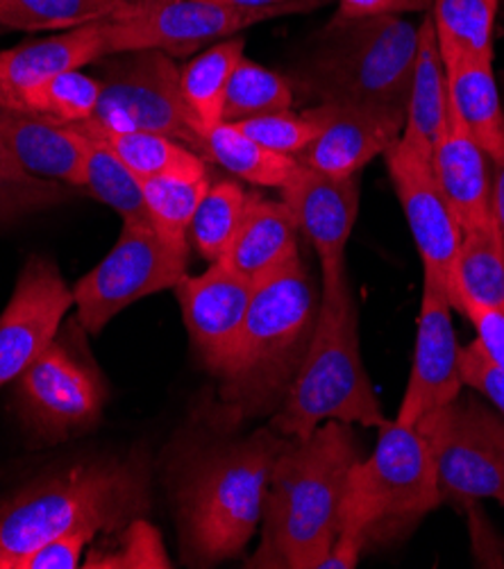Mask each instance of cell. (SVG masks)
<instances>
[{"instance_id": "6da1fadb", "label": "cell", "mask_w": 504, "mask_h": 569, "mask_svg": "<svg viewBox=\"0 0 504 569\" xmlns=\"http://www.w3.org/2000/svg\"><path fill=\"white\" fill-rule=\"evenodd\" d=\"M316 318L314 279L300 254L257 283L235 346L214 372L220 381L218 425L237 427L285 405Z\"/></svg>"}, {"instance_id": "7a4b0ae2", "label": "cell", "mask_w": 504, "mask_h": 569, "mask_svg": "<svg viewBox=\"0 0 504 569\" xmlns=\"http://www.w3.org/2000/svg\"><path fill=\"white\" fill-rule=\"evenodd\" d=\"M359 447L353 427L323 422L291 440L275 461L264 503L261 542L250 567L320 569L342 522V503Z\"/></svg>"}, {"instance_id": "3957f363", "label": "cell", "mask_w": 504, "mask_h": 569, "mask_svg": "<svg viewBox=\"0 0 504 569\" xmlns=\"http://www.w3.org/2000/svg\"><path fill=\"white\" fill-rule=\"evenodd\" d=\"M289 442L273 427H264L187 459L176 497L189 562L216 565L246 549L264 518L275 461Z\"/></svg>"}, {"instance_id": "277c9868", "label": "cell", "mask_w": 504, "mask_h": 569, "mask_svg": "<svg viewBox=\"0 0 504 569\" xmlns=\"http://www.w3.org/2000/svg\"><path fill=\"white\" fill-rule=\"evenodd\" d=\"M150 477L141 457L80 461L0 501V569L19 565L55 536L73 529L111 533L141 518Z\"/></svg>"}, {"instance_id": "5b68a950", "label": "cell", "mask_w": 504, "mask_h": 569, "mask_svg": "<svg viewBox=\"0 0 504 569\" xmlns=\"http://www.w3.org/2000/svg\"><path fill=\"white\" fill-rule=\"evenodd\" d=\"M418 41L421 23L407 17L332 19L296 67L294 91L405 121Z\"/></svg>"}, {"instance_id": "8992f818", "label": "cell", "mask_w": 504, "mask_h": 569, "mask_svg": "<svg viewBox=\"0 0 504 569\" xmlns=\"http://www.w3.org/2000/svg\"><path fill=\"white\" fill-rule=\"evenodd\" d=\"M441 503L429 447L416 427L386 422L368 459H359L346 483L342 522L320 569H353L370 542L412 531Z\"/></svg>"}, {"instance_id": "52a82bcc", "label": "cell", "mask_w": 504, "mask_h": 569, "mask_svg": "<svg viewBox=\"0 0 504 569\" xmlns=\"http://www.w3.org/2000/svg\"><path fill=\"white\" fill-rule=\"evenodd\" d=\"M329 420L375 429L391 422L362 361L359 311L348 283L323 293L309 350L270 427L289 440H305Z\"/></svg>"}, {"instance_id": "ba28073f", "label": "cell", "mask_w": 504, "mask_h": 569, "mask_svg": "<svg viewBox=\"0 0 504 569\" xmlns=\"http://www.w3.org/2000/svg\"><path fill=\"white\" fill-rule=\"evenodd\" d=\"M82 325L60 329L52 343L17 379L19 409L48 445L93 429L107 402V381L85 346Z\"/></svg>"}, {"instance_id": "9c48e42d", "label": "cell", "mask_w": 504, "mask_h": 569, "mask_svg": "<svg viewBox=\"0 0 504 569\" xmlns=\"http://www.w3.org/2000/svg\"><path fill=\"white\" fill-rule=\"evenodd\" d=\"M100 100L93 121L109 130L157 132L171 137L205 157L180 89L178 60L161 50H132L105 57ZM207 159V157H205Z\"/></svg>"}, {"instance_id": "30bf717a", "label": "cell", "mask_w": 504, "mask_h": 569, "mask_svg": "<svg viewBox=\"0 0 504 569\" xmlns=\"http://www.w3.org/2000/svg\"><path fill=\"white\" fill-rule=\"evenodd\" d=\"M285 14L289 12L241 10L214 0H126V8L117 17L102 21V37L107 57L161 50L178 60Z\"/></svg>"}, {"instance_id": "8fae6325", "label": "cell", "mask_w": 504, "mask_h": 569, "mask_svg": "<svg viewBox=\"0 0 504 569\" xmlns=\"http://www.w3.org/2000/svg\"><path fill=\"white\" fill-rule=\"evenodd\" d=\"M187 266L189 254L166 246L152 227L123 222L115 248L73 287L78 322L87 333H100L126 307L176 289Z\"/></svg>"}, {"instance_id": "7c38bea8", "label": "cell", "mask_w": 504, "mask_h": 569, "mask_svg": "<svg viewBox=\"0 0 504 569\" xmlns=\"http://www.w3.org/2000/svg\"><path fill=\"white\" fill-rule=\"evenodd\" d=\"M495 420L484 405L457 397L414 425L429 447L441 501L493 499L504 506V445Z\"/></svg>"}, {"instance_id": "4fadbf2b", "label": "cell", "mask_w": 504, "mask_h": 569, "mask_svg": "<svg viewBox=\"0 0 504 569\" xmlns=\"http://www.w3.org/2000/svg\"><path fill=\"white\" fill-rule=\"evenodd\" d=\"M73 307V289L58 263L30 257L19 272L14 293L0 313V388L17 381L60 333Z\"/></svg>"}, {"instance_id": "5bb4252c", "label": "cell", "mask_w": 504, "mask_h": 569, "mask_svg": "<svg viewBox=\"0 0 504 569\" xmlns=\"http://www.w3.org/2000/svg\"><path fill=\"white\" fill-rule=\"evenodd\" d=\"M384 159L423 259L425 274L436 277L451 291V277L464 230L436 182L432 159L403 139L384 152Z\"/></svg>"}, {"instance_id": "9a60e30c", "label": "cell", "mask_w": 504, "mask_h": 569, "mask_svg": "<svg viewBox=\"0 0 504 569\" xmlns=\"http://www.w3.org/2000/svg\"><path fill=\"white\" fill-rule=\"evenodd\" d=\"M459 352L447 287L425 274L414 366L396 418L398 425L414 427L423 416L457 400L464 386Z\"/></svg>"}, {"instance_id": "2e32d148", "label": "cell", "mask_w": 504, "mask_h": 569, "mask_svg": "<svg viewBox=\"0 0 504 569\" xmlns=\"http://www.w3.org/2000/svg\"><path fill=\"white\" fill-rule=\"evenodd\" d=\"M291 209L300 234L318 254L323 270V293L344 289L346 246L359 216V180H336L300 166L298 173L279 189Z\"/></svg>"}, {"instance_id": "e0dca14e", "label": "cell", "mask_w": 504, "mask_h": 569, "mask_svg": "<svg viewBox=\"0 0 504 569\" xmlns=\"http://www.w3.org/2000/svg\"><path fill=\"white\" fill-rule=\"evenodd\" d=\"M303 113L316 123L318 134L298 163L336 180L359 176L401 139L405 128L403 119L344 102H320Z\"/></svg>"}, {"instance_id": "ac0fdd59", "label": "cell", "mask_w": 504, "mask_h": 569, "mask_svg": "<svg viewBox=\"0 0 504 569\" xmlns=\"http://www.w3.org/2000/svg\"><path fill=\"white\" fill-rule=\"evenodd\" d=\"M189 338L202 363L216 372L228 359L246 320L255 287L214 261L202 274L185 277L174 289Z\"/></svg>"}, {"instance_id": "d6986e66", "label": "cell", "mask_w": 504, "mask_h": 569, "mask_svg": "<svg viewBox=\"0 0 504 569\" xmlns=\"http://www.w3.org/2000/svg\"><path fill=\"white\" fill-rule=\"evenodd\" d=\"M105 57L102 21L0 50V107L23 111L30 93L48 78L85 69Z\"/></svg>"}, {"instance_id": "ffe728a7", "label": "cell", "mask_w": 504, "mask_h": 569, "mask_svg": "<svg viewBox=\"0 0 504 569\" xmlns=\"http://www.w3.org/2000/svg\"><path fill=\"white\" fill-rule=\"evenodd\" d=\"M432 166L436 182L464 232L477 230L495 218L493 161L468 134L451 100H447L445 128L434 146Z\"/></svg>"}, {"instance_id": "44dd1931", "label": "cell", "mask_w": 504, "mask_h": 569, "mask_svg": "<svg viewBox=\"0 0 504 569\" xmlns=\"http://www.w3.org/2000/svg\"><path fill=\"white\" fill-rule=\"evenodd\" d=\"M0 141L28 176L82 189L85 146L71 126L41 113L0 107Z\"/></svg>"}, {"instance_id": "7402d4cb", "label": "cell", "mask_w": 504, "mask_h": 569, "mask_svg": "<svg viewBox=\"0 0 504 569\" xmlns=\"http://www.w3.org/2000/svg\"><path fill=\"white\" fill-rule=\"evenodd\" d=\"M298 234L296 218L283 200L250 196L239 230L218 263L257 287L300 254Z\"/></svg>"}, {"instance_id": "603a6c76", "label": "cell", "mask_w": 504, "mask_h": 569, "mask_svg": "<svg viewBox=\"0 0 504 569\" xmlns=\"http://www.w3.org/2000/svg\"><path fill=\"white\" fill-rule=\"evenodd\" d=\"M441 54L445 64L447 100L468 134L495 163L504 157V107L493 76V57L459 48H441Z\"/></svg>"}, {"instance_id": "cb8c5ba5", "label": "cell", "mask_w": 504, "mask_h": 569, "mask_svg": "<svg viewBox=\"0 0 504 569\" xmlns=\"http://www.w3.org/2000/svg\"><path fill=\"white\" fill-rule=\"evenodd\" d=\"M447 119V80L432 14L421 21V41L407 100L401 139L421 154H434V146Z\"/></svg>"}, {"instance_id": "d4e9b609", "label": "cell", "mask_w": 504, "mask_h": 569, "mask_svg": "<svg viewBox=\"0 0 504 569\" xmlns=\"http://www.w3.org/2000/svg\"><path fill=\"white\" fill-rule=\"evenodd\" d=\"M246 57V39L230 37L207 46L180 69V89L198 134L205 139L223 123L230 78Z\"/></svg>"}, {"instance_id": "484cf974", "label": "cell", "mask_w": 504, "mask_h": 569, "mask_svg": "<svg viewBox=\"0 0 504 569\" xmlns=\"http://www.w3.org/2000/svg\"><path fill=\"white\" fill-rule=\"evenodd\" d=\"M447 296L457 311L468 302L504 309V239L495 218L464 232Z\"/></svg>"}, {"instance_id": "4316f807", "label": "cell", "mask_w": 504, "mask_h": 569, "mask_svg": "<svg viewBox=\"0 0 504 569\" xmlns=\"http://www.w3.org/2000/svg\"><path fill=\"white\" fill-rule=\"evenodd\" d=\"M115 150L139 180L159 176H207V159L189 146L157 132H123L98 126L93 119L78 123Z\"/></svg>"}, {"instance_id": "83f0119b", "label": "cell", "mask_w": 504, "mask_h": 569, "mask_svg": "<svg viewBox=\"0 0 504 569\" xmlns=\"http://www.w3.org/2000/svg\"><path fill=\"white\" fill-rule=\"evenodd\" d=\"M71 128L82 137V146H85L82 189L105 207L115 209L123 218V222L152 227L148 207L144 200L141 180L100 137H96L93 132L85 130L78 123H73Z\"/></svg>"}, {"instance_id": "f1b7e54d", "label": "cell", "mask_w": 504, "mask_h": 569, "mask_svg": "<svg viewBox=\"0 0 504 569\" xmlns=\"http://www.w3.org/2000/svg\"><path fill=\"white\" fill-rule=\"evenodd\" d=\"M205 157L248 184L270 189H283L300 168L296 157L264 148L235 123H220L205 137Z\"/></svg>"}, {"instance_id": "f546056e", "label": "cell", "mask_w": 504, "mask_h": 569, "mask_svg": "<svg viewBox=\"0 0 504 569\" xmlns=\"http://www.w3.org/2000/svg\"><path fill=\"white\" fill-rule=\"evenodd\" d=\"M209 184V176H159L141 180L152 230L166 246L189 254V227Z\"/></svg>"}, {"instance_id": "4dcf8cb0", "label": "cell", "mask_w": 504, "mask_h": 569, "mask_svg": "<svg viewBox=\"0 0 504 569\" xmlns=\"http://www.w3.org/2000/svg\"><path fill=\"white\" fill-rule=\"evenodd\" d=\"M126 0H0V26L23 32H65L117 17Z\"/></svg>"}, {"instance_id": "1f68e13d", "label": "cell", "mask_w": 504, "mask_h": 569, "mask_svg": "<svg viewBox=\"0 0 504 569\" xmlns=\"http://www.w3.org/2000/svg\"><path fill=\"white\" fill-rule=\"evenodd\" d=\"M248 198L250 196L235 180L209 184L189 227V243L202 259L214 263L226 254L244 220Z\"/></svg>"}, {"instance_id": "d6a6232c", "label": "cell", "mask_w": 504, "mask_h": 569, "mask_svg": "<svg viewBox=\"0 0 504 569\" xmlns=\"http://www.w3.org/2000/svg\"><path fill=\"white\" fill-rule=\"evenodd\" d=\"M294 98L296 91L287 78L244 57L228 84L223 123H241L266 117V113L287 111L291 109Z\"/></svg>"}, {"instance_id": "836d02e7", "label": "cell", "mask_w": 504, "mask_h": 569, "mask_svg": "<svg viewBox=\"0 0 504 569\" xmlns=\"http://www.w3.org/2000/svg\"><path fill=\"white\" fill-rule=\"evenodd\" d=\"M497 0H432V19L441 48H459L493 57Z\"/></svg>"}, {"instance_id": "e575fe53", "label": "cell", "mask_w": 504, "mask_h": 569, "mask_svg": "<svg viewBox=\"0 0 504 569\" xmlns=\"http://www.w3.org/2000/svg\"><path fill=\"white\" fill-rule=\"evenodd\" d=\"M98 100L100 78L87 73L85 69H71L39 84L30 93L23 111L41 113L46 119L73 126L93 119Z\"/></svg>"}, {"instance_id": "d590c367", "label": "cell", "mask_w": 504, "mask_h": 569, "mask_svg": "<svg viewBox=\"0 0 504 569\" xmlns=\"http://www.w3.org/2000/svg\"><path fill=\"white\" fill-rule=\"evenodd\" d=\"M109 538L98 542L87 560V569H168L174 567L166 556L159 531L144 518L130 520L126 527L107 533Z\"/></svg>"}, {"instance_id": "8d00e7d4", "label": "cell", "mask_w": 504, "mask_h": 569, "mask_svg": "<svg viewBox=\"0 0 504 569\" xmlns=\"http://www.w3.org/2000/svg\"><path fill=\"white\" fill-rule=\"evenodd\" d=\"M235 126L264 148L296 159L307 150V146L318 134L314 121H309L305 113H294L291 109L266 113V117L248 119Z\"/></svg>"}, {"instance_id": "74e56055", "label": "cell", "mask_w": 504, "mask_h": 569, "mask_svg": "<svg viewBox=\"0 0 504 569\" xmlns=\"http://www.w3.org/2000/svg\"><path fill=\"white\" fill-rule=\"evenodd\" d=\"M62 187L28 176L0 141V213L55 204L58 196H62Z\"/></svg>"}, {"instance_id": "f35d334b", "label": "cell", "mask_w": 504, "mask_h": 569, "mask_svg": "<svg viewBox=\"0 0 504 569\" xmlns=\"http://www.w3.org/2000/svg\"><path fill=\"white\" fill-rule=\"evenodd\" d=\"M98 536L93 529H73L55 536L39 549H34L19 569H76L80 565L85 547Z\"/></svg>"}, {"instance_id": "ab89813d", "label": "cell", "mask_w": 504, "mask_h": 569, "mask_svg": "<svg viewBox=\"0 0 504 569\" xmlns=\"http://www.w3.org/2000/svg\"><path fill=\"white\" fill-rule=\"evenodd\" d=\"M459 368L464 383L482 392L504 416V370L491 363L475 343L459 352Z\"/></svg>"}, {"instance_id": "60d3db41", "label": "cell", "mask_w": 504, "mask_h": 569, "mask_svg": "<svg viewBox=\"0 0 504 569\" xmlns=\"http://www.w3.org/2000/svg\"><path fill=\"white\" fill-rule=\"evenodd\" d=\"M462 313L468 316V320L475 325V346L491 363L504 370V309L468 302Z\"/></svg>"}, {"instance_id": "b9f144b4", "label": "cell", "mask_w": 504, "mask_h": 569, "mask_svg": "<svg viewBox=\"0 0 504 569\" xmlns=\"http://www.w3.org/2000/svg\"><path fill=\"white\" fill-rule=\"evenodd\" d=\"M336 21L368 17H405L432 10V0H336Z\"/></svg>"}, {"instance_id": "7bdbcfd3", "label": "cell", "mask_w": 504, "mask_h": 569, "mask_svg": "<svg viewBox=\"0 0 504 569\" xmlns=\"http://www.w3.org/2000/svg\"><path fill=\"white\" fill-rule=\"evenodd\" d=\"M214 3L241 10H287L289 14H296L320 6V0H214Z\"/></svg>"}, {"instance_id": "ee69618b", "label": "cell", "mask_w": 504, "mask_h": 569, "mask_svg": "<svg viewBox=\"0 0 504 569\" xmlns=\"http://www.w3.org/2000/svg\"><path fill=\"white\" fill-rule=\"evenodd\" d=\"M493 213L504 239V157L493 163Z\"/></svg>"}, {"instance_id": "f6af8a7d", "label": "cell", "mask_w": 504, "mask_h": 569, "mask_svg": "<svg viewBox=\"0 0 504 569\" xmlns=\"http://www.w3.org/2000/svg\"><path fill=\"white\" fill-rule=\"evenodd\" d=\"M495 427H497V436H500V440H502V445H504V420L497 416V420H495Z\"/></svg>"}]
</instances>
